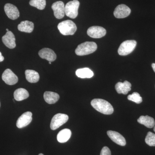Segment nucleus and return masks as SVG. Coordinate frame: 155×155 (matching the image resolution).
<instances>
[{
    "label": "nucleus",
    "mask_w": 155,
    "mask_h": 155,
    "mask_svg": "<svg viewBox=\"0 0 155 155\" xmlns=\"http://www.w3.org/2000/svg\"><path fill=\"white\" fill-rule=\"evenodd\" d=\"M91 105L96 110L105 115H110L114 112L112 105L104 100L94 99L91 101Z\"/></svg>",
    "instance_id": "1"
},
{
    "label": "nucleus",
    "mask_w": 155,
    "mask_h": 155,
    "mask_svg": "<svg viewBox=\"0 0 155 155\" xmlns=\"http://www.w3.org/2000/svg\"><path fill=\"white\" fill-rule=\"evenodd\" d=\"M97 45L94 42L86 41L78 46L75 53L78 56H84L94 52L97 49Z\"/></svg>",
    "instance_id": "2"
},
{
    "label": "nucleus",
    "mask_w": 155,
    "mask_h": 155,
    "mask_svg": "<svg viewBox=\"0 0 155 155\" xmlns=\"http://www.w3.org/2000/svg\"><path fill=\"white\" fill-rule=\"evenodd\" d=\"M58 29L64 35H73L76 32L77 27L72 20H67L60 22L58 25Z\"/></svg>",
    "instance_id": "3"
},
{
    "label": "nucleus",
    "mask_w": 155,
    "mask_h": 155,
    "mask_svg": "<svg viewBox=\"0 0 155 155\" xmlns=\"http://www.w3.org/2000/svg\"><path fill=\"white\" fill-rule=\"evenodd\" d=\"M80 3L78 0L70 1L65 6V14L67 17L75 19L78 15V9Z\"/></svg>",
    "instance_id": "4"
},
{
    "label": "nucleus",
    "mask_w": 155,
    "mask_h": 155,
    "mask_svg": "<svg viewBox=\"0 0 155 155\" xmlns=\"http://www.w3.org/2000/svg\"><path fill=\"white\" fill-rule=\"evenodd\" d=\"M135 40H127L122 42L118 49V54L121 56H126L132 53L136 46Z\"/></svg>",
    "instance_id": "5"
},
{
    "label": "nucleus",
    "mask_w": 155,
    "mask_h": 155,
    "mask_svg": "<svg viewBox=\"0 0 155 155\" xmlns=\"http://www.w3.org/2000/svg\"><path fill=\"white\" fill-rule=\"evenodd\" d=\"M69 119V116L65 114H58L53 117L51 121L50 127L52 130H56L66 123Z\"/></svg>",
    "instance_id": "6"
},
{
    "label": "nucleus",
    "mask_w": 155,
    "mask_h": 155,
    "mask_svg": "<svg viewBox=\"0 0 155 155\" xmlns=\"http://www.w3.org/2000/svg\"><path fill=\"white\" fill-rule=\"evenodd\" d=\"M107 31L104 28L101 26H93L87 29L88 36L94 38H101L106 35Z\"/></svg>",
    "instance_id": "7"
},
{
    "label": "nucleus",
    "mask_w": 155,
    "mask_h": 155,
    "mask_svg": "<svg viewBox=\"0 0 155 155\" xmlns=\"http://www.w3.org/2000/svg\"><path fill=\"white\" fill-rule=\"evenodd\" d=\"M2 78L5 83L10 85L16 84L18 81V78L17 75L9 69H6L4 71L2 75Z\"/></svg>",
    "instance_id": "8"
},
{
    "label": "nucleus",
    "mask_w": 155,
    "mask_h": 155,
    "mask_svg": "<svg viewBox=\"0 0 155 155\" xmlns=\"http://www.w3.org/2000/svg\"><path fill=\"white\" fill-rule=\"evenodd\" d=\"M54 15L57 19H61L65 16V5L63 2L58 1L53 3L51 6Z\"/></svg>",
    "instance_id": "9"
},
{
    "label": "nucleus",
    "mask_w": 155,
    "mask_h": 155,
    "mask_svg": "<svg viewBox=\"0 0 155 155\" xmlns=\"http://www.w3.org/2000/svg\"><path fill=\"white\" fill-rule=\"evenodd\" d=\"M131 10L126 5H122L117 6L114 11V15L116 18H124L128 17L130 14Z\"/></svg>",
    "instance_id": "10"
},
{
    "label": "nucleus",
    "mask_w": 155,
    "mask_h": 155,
    "mask_svg": "<svg viewBox=\"0 0 155 155\" xmlns=\"http://www.w3.org/2000/svg\"><path fill=\"white\" fill-rule=\"evenodd\" d=\"M32 113L27 112L24 113L18 118L17 120V126L19 128L26 127L29 125L32 121Z\"/></svg>",
    "instance_id": "11"
},
{
    "label": "nucleus",
    "mask_w": 155,
    "mask_h": 155,
    "mask_svg": "<svg viewBox=\"0 0 155 155\" xmlns=\"http://www.w3.org/2000/svg\"><path fill=\"white\" fill-rule=\"evenodd\" d=\"M4 9H5L6 15L10 19L15 20L19 18V10L14 5L8 3L5 5Z\"/></svg>",
    "instance_id": "12"
},
{
    "label": "nucleus",
    "mask_w": 155,
    "mask_h": 155,
    "mask_svg": "<svg viewBox=\"0 0 155 155\" xmlns=\"http://www.w3.org/2000/svg\"><path fill=\"white\" fill-rule=\"evenodd\" d=\"M107 134L111 140L116 144L121 146H125L126 145V142L125 138L119 132L113 130H108Z\"/></svg>",
    "instance_id": "13"
},
{
    "label": "nucleus",
    "mask_w": 155,
    "mask_h": 155,
    "mask_svg": "<svg viewBox=\"0 0 155 155\" xmlns=\"http://www.w3.org/2000/svg\"><path fill=\"white\" fill-rule=\"evenodd\" d=\"M38 54L42 59H45L49 62H53L56 60L57 55L52 50L48 48H44L39 51Z\"/></svg>",
    "instance_id": "14"
},
{
    "label": "nucleus",
    "mask_w": 155,
    "mask_h": 155,
    "mask_svg": "<svg viewBox=\"0 0 155 155\" xmlns=\"http://www.w3.org/2000/svg\"><path fill=\"white\" fill-rule=\"evenodd\" d=\"M3 43L7 47L10 49H13L16 47L15 36L14 34L10 31H7V33L2 38Z\"/></svg>",
    "instance_id": "15"
},
{
    "label": "nucleus",
    "mask_w": 155,
    "mask_h": 155,
    "mask_svg": "<svg viewBox=\"0 0 155 155\" xmlns=\"http://www.w3.org/2000/svg\"><path fill=\"white\" fill-rule=\"evenodd\" d=\"M131 84L127 81L124 82H118L116 84L115 88L118 94H127L131 90Z\"/></svg>",
    "instance_id": "16"
},
{
    "label": "nucleus",
    "mask_w": 155,
    "mask_h": 155,
    "mask_svg": "<svg viewBox=\"0 0 155 155\" xmlns=\"http://www.w3.org/2000/svg\"><path fill=\"white\" fill-rule=\"evenodd\" d=\"M137 122L140 124L144 125L148 128H151L154 127L155 122L152 117L148 116H141L137 119Z\"/></svg>",
    "instance_id": "17"
},
{
    "label": "nucleus",
    "mask_w": 155,
    "mask_h": 155,
    "mask_svg": "<svg viewBox=\"0 0 155 155\" xmlns=\"http://www.w3.org/2000/svg\"><path fill=\"white\" fill-rule=\"evenodd\" d=\"M34 28V25L33 22L28 20L22 21L18 25V29L19 31L27 33H31L32 32Z\"/></svg>",
    "instance_id": "18"
},
{
    "label": "nucleus",
    "mask_w": 155,
    "mask_h": 155,
    "mask_svg": "<svg viewBox=\"0 0 155 155\" xmlns=\"http://www.w3.org/2000/svg\"><path fill=\"white\" fill-rule=\"evenodd\" d=\"M72 132L70 129L68 128L63 129L58 133L57 135V140L59 142L64 143L68 141L70 139Z\"/></svg>",
    "instance_id": "19"
},
{
    "label": "nucleus",
    "mask_w": 155,
    "mask_h": 155,
    "mask_svg": "<svg viewBox=\"0 0 155 155\" xmlns=\"http://www.w3.org/2000/svg\"><path fill=\"white\" fill-rule=\"evenodd\" d=\"M44 98L48 104H54L58 101L60 96L57 93L51 91H46L44 94Z\"/></svg>",
    "instance_id": "20"
},
{
    "label": "nucleus",
    "mask_w": 155,
    "mask_h": 155,
    "mask_svg": "<svg viewBox=\"0 0 155 155\" xmlns=\"http://www.w3.org/2000/svg\"><path fill=\"white\" fill-rule=\"evenodd\" d=\"M25 75L26 80L30 83H36L39 80L40 76L38 72L34 70H25Z\"/></svg>",
    "instance_id": "21"
},
{
    "label": "nucleus",
    "mask_w": 155,
    "mask_h": 155,
    "mask_svg": "<svg viewBox=\"0 0 155 155\" xmlns=\"http://www.w3.org/2000/svg\"><path fill=\"white\" fill-rule=\"evenodd\" d=\"M14 95L15 100L19 101L28 98L29 97V93L25 89L20 88L17 89L14 91Z\"/></svg>",
    "instance_id": "22"
},
{
    "label": "nucleus",
    "mask_w": 155,
    "mask_h": 155,
    "mask_svg": "<svg viewBox=\"0 0 155 155\" xmlns=\"http://www.w3.org/2000/svg\"><path fill=\"white\" fill-rule=\"evenodd\" d=\"M75 74L78 77L81 78H91L94 76V72L88 68H81L77 69Z\"/></svg>",
    "instance_id": "23"
},
{
    "label": "nucleus",
    "mask_w": 155,
    "mask_h": 155,
    "mask_svg": "<svg viewBox=\"0 0 155 155\" xmlns=\"http://www.w3.org/2000/svg\"><path fill=\"white\" fill-rule=\"evenodd\" d=\"M29 5L39 10H42L45 8L46 0H30Z\"/></svg>",
    "instance_id": "24"
},
{
    "label": "nucleus",
    "mask_w": 155,
    "mask_h": 155,
    "mask_svg": "<svg viewBox=\"0 0 155 155\" xmlns=\"http://www.w3.org/2000/svg\"><path fill=\"white\" fill-rule=\"evenodd\" d=\"M146 143L151 147L155 146V134L151 132H148L145 140Z\"/></svg>",
    "instance_id": "25"
},
{
    "label": "nucleus",
    "mask_w": 155,
    "mask_h": 155,
    "mask_svg": "<svg viewBox=\"0 0 155 155\" xmlns=\"http://www.w3.org/2000/svg\"><path fill=\"white\" fill-rule=\"evenodd\" d=\"M127 99L137 104H140L142 102V98L140 97L139 94L137 92H134L132 94L129 95L127 96Z\"/></svg>",
    "instance_id": "26"
},
{
    "label": "nucleus",
    "mask_w": 155,
    "mask_h": 155,
    "mask_svg": "<svg viewBox=\"0 0 155 155\" xmlns=\"http://www.w3.org/2000/svg\"><path fill=\"white\" fill-rule=\"evenodd\" d=\"M100 155H111L110 149L107 147H104L101 151Z\"/></svg>",
    "instance_id": "27"
},
{
    "label": "nucleus",
    "mask_w": 155,
    "mask_h": 155,
    "mask_svg": "<svg viewBox=\"0 0 155 155\" xmlns=\"http://www.w3.org/2000/svg\"><path fill=\"white\" fill-rule=\"evenodd\" d=\"M4 57L2 55V53L0 52V62H2L4 60Z\"/></svg>",
    "instance_id": "28"
},
{
    "label": "nucleus",
    "mask_w": 155,
    "mask_h": 155,
    "mask_svg": "<svg viewBox=\"0 0 155 155\" xmlns=\"http://www.w3.org/2000/svg\"><path fill=\"white\" fill-rule=\"evenodd\" d=\"M152 67L153 70V71L155 72V64L154 63L152 64Z\"/></svg>",
    "instance_id": "29"
},
{
    "label": "nucleus",
    "mask_w": 155,
    "mask_h": 155,
    "mask_svg": "<svg viewBox=\"0 0 155 155\" xmlns=\"http://www.w3.org/2000/svg\"><path fill=\"white\" fill-rule=\"evenodd\" d=\"M154 132H155V125L154 127Z\"/></svg>",
    "instance_id": "30"
},
{
    "label": "nucleus",
    "mask_w": 155,
    "mask_h": 155,
    "mask_svg": "<svg viewBox=\"0 0 155 155\" xmlns=\"http://www.w3.org/2000/svg\"><path fill=\"white\" fill-rule=\"evenodd\" d=\"M6 31H9V30H8V28H7V29H6Z\"/></svg>",
    "instance_id": "31"
},
{
    "label": "nucleus",
    "mask_w": 155,
    "mask_h": 155,
    "mask_svg": "<svg viewBox=\"0 0 155 155\" xmlns=\"http://www.w3.org/2000/svg\"><path fill=\"white\" fill-rule=\"evenodd\" d=\"M38 155H44L43 154L40 153V154H39Z\"/></svg>",
    "instance_id": "32"
},
{
    "label": "nucleus",
    "mask_w": 155,
    "mask_h": 155,
    "mask_svg": "<svg viewBox=\"0 0 155 155\" xmlns=\"http://www.w3.org/2000/svg\"><path fill=\"white\" fill-rule=\"evenodd\" d=\"M49 64H51V62H49Z\"/></svg>",
    "instance_id": "33"
},
{
    "label": "nucleus",
    "mask_w": 155,
    "mask_h": 155,
    "mask_svg": "<svg viewBox=\"0 0 155 155\" xmlns=\"http://www.w3.org/2000/svg\"><path fill=\"white\" fill-rule=\"evenodd\" d=\"M0 106H1V104H0Z\"/></svg>",
    "instance_id": "34"
}]
</instances>
